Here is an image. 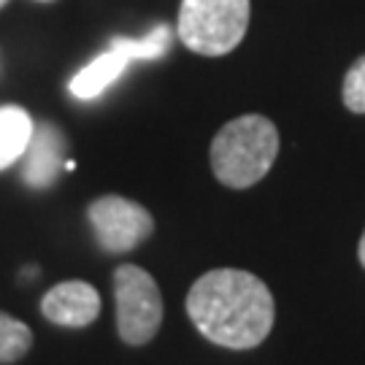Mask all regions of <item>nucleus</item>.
I'll use <instances>...</instances> for the list:
<instances>
[{
    "instance_id": "obj_15",
    "label": "nucleus",
    "mask_w": 365,
    "mask_h": 365,
    "mask_svg": "<svg viewBox=\"0 0 365 365\" xmlns=\"http://www.w3.org/2000/svg\"><path fill=\"white\" fill-rule=\"evenodd\" d=\"M38 3H52V0H38Z\"/></svg>"
},
{
    "instance_id": "obj_2",
    "label": "nucleus",
    "mask_w": 365,
    "mask_h": 365,
    "mask_svg": "<svg viewBox=\"0 0 365 365\" xmlns=\"http://www.w3.org/2000/svg\"><path fill=\"white\" fill-rule=\"evenodd\" d=\"M279 155V133L271 119L247 114L227 122L211 144L214 176L227 187L247 190L271 170Z\"/></svg>"
},
{
    "instance_id": "obj_11",
    "label": "nucleus",
    "mask_w": 365,
    "mask_h": 365,
    "mask_svg": "<svg viewBox=\"0 0 365 365\" xmlns=\"http://www.w3.org/2000/svg\"><path fill=\"white\" fill-rule=\"evenodd\" d=\"M33 346V333L25 322L0 312V363H16Z\"/></svg>"
},
{
    "instance_id": "obj_9",
    "label": "nucleus",
    "mask_w": 365,
    "mask_h": 365,
    "mask_svg": "<svg viewBox=\"0 0 365 365\" xmlns=\"http://www.w3.org/2000/svg\"><path fill=\"white\" fill-rule=\"evenodd\" d=\"M33 130H36V125L25 108H19V106L0 108V170L14 165L19 157H25Z\"/></svg>"
},
{
    "instance_id": "obj_1",
    "label": "nucleus",
    "mask_w": 365,
    "mask_h": 365,
    "mask_svg": "<svg viewBox=\"0 0 365 365\" xmlns=\"http://www.w3.org/2000/svg\"><path fill=\"white\" fill-rule=\"evenodd\" d=\"M274 295L265 282L238 268L203 274L187 295V314L200 336L227 349L262 344L274 327Z\"/></svg>"
},
{
    "instance_id": "obj_12",
    "label": "nucleus",
    "mask_w": 365,
    "mask_h": 365,
    "mask_svg": "<svg viewBox=\"0 0 365 365\" xmlns=\"http://www.w3.org/2000/svg\"><path fill=\"white\" fill-rule=\"evenodd\" d=\"M344 103L354 114H365V54L344 78Z\"/></svg>"
},
{
    "instance_id": "obj_10",
    "label": "nucleus",
    "mask_w": 365,
    "mask_h": 365,
    "mask_svg": "<svg viewBox=\"0 0 365 365\" xmlns=\"http://www.w3.org/2000/svg\"><path fill=\"white\" fill-rule=\"evenodd\" d=\"M111 49L128 60H157L170 49V27L157 25L144 38H111Z\"/></svg>"
},
{
    "instance_id": "obj_8",
    "label": "nucleus",
    "mask_w": 365,
    "mask_h": 365,
    "mask_svg": "<svg viewBox=\"0 0 365 365\" xmlns=\"http://www.w3.org/2000/svg\"><path fill=\"white\" fill-rule=\"evenodd\" d=\"M128 63H130V60H128L125 54L108 49V52H103L101 57H95L90 66H84L76 76L71 78V92L76 95L78 101H92V98H98L101 92L108 90V87L125 73Z\"/></svg>"
},
{
    "instance_id": "obj_5",
    "label": "nucleus",
    "mask_w": 365,
    "mask_h": 365,
    "mask_svg": "<svg viewBox=\"0 0 365 365\" xmlns=\"http://www.w3.org/2000/svg\"><path fill=\"white\" fill-rule=\"evenodd\" d=\"M90 222L98 244L106 252H130L155 230L152 214L144 206L119 195H103L92 200Z\"/></svg>"
},
{
    "instance_id": "obj_6",
    "label": "nucleus",
    "mask_w": 365,
    "mask_h": 365,
    "mask_svg": "<svg viewBox=\"0 0 365 365\" xmlns=\"http://www.w3.org/2000/svg\"><path fill=\"white\" fill-rule=\"evenodd\" d=\"M43 317L63 327H84L98 319L101 295L87 282H63L52 287L41 300Z\"/></svg>"
},
{
    "instance_id": "obj_13",
    "label": "nucleus",
    "mask_w": 365,
    "mask_h": 365,
    "mask_svg": "<svg viewBox=\"0 0 365 365\" xmlns=\"http://www.w3.org/2000/svg\"><path fill=\"white\" fill-rule=\"evenodd\" d=\"M357 252H360V262H363V268H365V233H363V238H360V249H357Z\"/></svg>"
},
{
    "instance_id": "obj_7",
    "label": "nucleus",
    "mask_w": 365,
    "mask_h": 365,
    "mask_svg": "<svg viewBox=\"0 0 365 365\" xmlns=\"http://www.w3.org/2000/svg\"><path fill=\"white\" fill-rule=\"evenodd\" d=\"M63 163H66V135L57 125L43 122L33 130V138L27 144L22 176L30 187L43 190L57 179Z\"/></svg>"
},
{
    "instance_id": "obj_4",
    "label": "nucleus",
    "mask_w": 365,
    "mask_h": 365,
    "mask_svg": "<svg viewBox=\"0 0 365 365\" xmlns=\"http://www.w3.org/2000/svg\"><path fill=\"white\" fill-rule=\"evenodd\" d=\"M119 339L130 346H144L163 325V295L149 271L138 265H119L114 271Z\"/></svg>"
},
{
    "instance_id": "obj_14",
    "label": "nucleus",
    "mask_w": 365,
    "mask_h": 365,
    "mask_svg": "<svg viewBox=\"0 0 365 365\" xmlns=\"http://www.w3.org/2000/svg\"><path fill=\"white\" fill-rule=\"evenodd\" d=\"M6 3H9V0H0V9H3V6H6Z\"/></svg>"
},
{
    "instance_id": "obj_3",
    "label": "nucleus",
    "mask_w": 365,
    "mask_h": 365,
    "mask_svg": "<svg viewBox=\"0 0 365 365\" xmlns=\"http://www.w3.org/2000/svg\"><path fill=\"white\" fill-rule=\"evenodd\" d=\"M249 27V0H182L179 38L195 54L222 57L241 43Z\"/></svg>"
}]
</instances>
